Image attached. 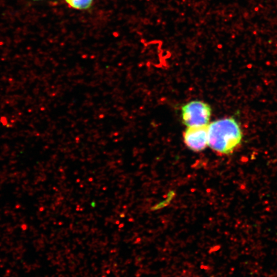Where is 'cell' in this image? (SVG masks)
Here are the masks:
<instances>
[{
  "instance_id": "6da1fadb",
  "label": "cell",
  "mask_w": 277,
  "mask_h": 277,
  "mask_svg": "<svg viewBox=\"0 0 277 277\" xmlns=\"http://www.w3.org/2000/svg\"><path fill=\"white\" fill-rule=\"evenodd\" d=\"M208 146L220 155H228L240 144L242 132L239 123L233 118H225L208 125Z\"/></svg>"
},
{
  "instance_id": "3957f363",
  "label": "cell",
  "mask_w": 277,
  "mask_h": 277,
  "mask_svg": "<svg viewBox=\"0 0 277 277\" xmlns=\"http://www.w3.org/2000/svg\"><path fill=\"white\" fill-rule=\"evenodd\" d=\"M183 140L189 150L201 152L208 146V125L187 127L183 133Z\"/></svg>"
},
{
  "instance_id": "5b68a950",
  "label": "cell",
  "mask_w": 277,
  "mask_h": 277,
  "mask_svg": "<svg viewBox=\"0 0 277 277\" xmlns=\"http://www.w3.org/2000/svg\"><path fill=\"white\" fill-rule=\"evenodd\" d=\"M34 1H40V0H34Z\"/></svg>"
},
{
  "instance_id": "7a4b0ae2",
  "label": "cell",
  "mask_w": 277,
  "mask_h": 277,
  "mask_svg": "<svg viewBox=\"0 0 277 277\" xmlns=\"http://www.w3.org/2000/svg\"><path fill=\"white\" fill-rule=\"evenodd\" d=\"M212 115L210 106L200 100H193L181 109V119L187 127L208 125Z\"/></svg>"
},
{
  "instance_id": "277c9868",
  "label": "cell",
  "mask_w": 277,
  "mask_h": 277,
  "mask_svg": "<svg viewBox=\"0 0 277 277\" xmlns=\"http://www.w3.org/2000/svg\"><path fill=\"white\" fill-rule=\"evenodd\" d=\"M65 1L73 8L86 10L92 6L93 0H65Z\"/></svg>"
}]
</instances>
